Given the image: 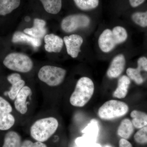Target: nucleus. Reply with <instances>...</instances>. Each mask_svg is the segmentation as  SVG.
Masks as SVG:
<instances>
[{
    "label": "nucleus",
    "mask_w": 147,
    "mask_h": 147,
    "mask_svg": "<svg viewBox=\"0 0 147 147\" xmlns=\"http://www.w3.org/2000/svg\"><path fill=\"white\" fill-rule=\"evenodd\" d=\"M94 91V84L91 79L88 77H82L76 83L70 96V104L74 107H84L90 100Z\"/></svg>",
    "instance_id": "f03ea898"
},
{
    "label": "nucleus",
    "mask_w": 147,
    "mask_h": 147,
    "mask_svg": "<svg viewBox=\"0 0 147 147\" xmlns=\"http://www.w3.org/2000/svg\"><path fill=\"white\" fill-rule=\"evenodd\" d=\"M66 74L65 69L51 65H45L40 69L38 77L40 81L51 87L57 86L62 84Z\"/></svg>",
    "instance_id": "423d86ee"
},
{
    "label": "nucleus",
    "mask_w": 147,
    "mask_h": 147,
    "mask_svg": "<svg viewBox=\"0 0 147 147\" xmlns=\"http://www.w3.org/2000/svg\"><path fill=\"white\" fill-rule=\"evenodd\" d=\"M20 0H0V15H6L18 8Z\"/></svg>",
    "instance_id": "6ab92c4d"
},
{
    "label": "nucleus",
    "mask_w": 147,
    "mask_h": 147,
    "mask_svg": "<svg viewBox=\"0 0 147 147\" xmlns=\"http://www.w3.org/2000/svg\"><path fill=\"white\" fill-rule=\"evenodd\" d=\"M134 131L133 124L128 119H125L121 122L117 129V134L122 138L127 139Z\"/></svg>",
    "instance_id": "dca6fc26"
},
{
    "label": "nucleus",
    "mask_w": 147,
    "mask_h": 147,
    "mask_svg": "<svg viewBox=\"0 0 147 147\" xmlns=\"http://www.w3.org/2000/svg\"><path fill=\"white\" fill-rule=\"evenodd\" d=\"M76 6L84 11L94 9L99 5V0H74Z\"/></svg>",
    "instance_id": "412c9836"
},
{
    "label": "nucleus",
    "mask_w": 147,
    "mask_h": 147,
    "mask_svg": "<svg viewBox=\"0 0 147 147\" xmlns=\"http://www.w3.org/2000/svg\"><path fill=\"white\" fill-rule=\"evenodd\" d=\"M130 116L132 119L131 122L135 128L140 129L147 125L146 113L139 110H134L131 112Z\"/></svg>",
    "instance_id": "f3484780"
},
{
    "label": "nucleus",
    "mask_w": 147,
    "mask_h": 147,
    "mask_svg": "<svg viewBox=\"0 0 147 147\" xmlns=\"http://www.w3.org/2000/svg\"><path fill=\"white\" fill-rule=\"evenodd\" d=\"M12 41L13 43H27L35 48L40 47L41 44V40L40 39L27 35L20 31L16 32L13 34Z\"/></svg>",
    "instance_id": "ddd939ff"
},
{
    "label": "nucleus",
    "mask_w": 147,
    "mask_h": 147,
    "mask_svg": "<svg viewBox=\"0 0 147 147\" xmlns=\"http://www.w3.org/2000/svg\"><path fill=\"white\" fill-rule=\"evenodd\" d=\"M130 83V79L127 76L123 75L120 77L118 82L117 87L113 93V97L120 99L125 98L128 92Z\"/></svg>",
    "instance_id": "4468645a"
},
{
    "label": "nucleus",
    "mask_w": 147,
    "mask_h": 147,
    "mask_svg": "<svg viewBox=\"0 0 147 147\" xmlns=\"http://www.w3.org/2000/svg\"><path fill=\"white\" fill-rule=\"evenodd\" d=\"M25 20L26 21H30V18L29 17H26L25 18Z\"/></svg>",
    "instance_id": "473e14b6"
},
{
    "label": "nucleus",
    "mask_w": 147,
    "mask_h": 147,
    "mask_svg": "<svg viewBox=\"0 0 147 147\" xmlns=\"http://www.w3.org/2000/svg\"><path fill=\"white\" fill-rule=\"evenodd\" d=\"M129 110L128 105L119 100H108L102 104L98 112V117L103 120H112L125 115Z\"/></svg>",
    "instance_id": "20e7f679"
},
{
    "label": "nucleus",
    "mask_w": 147,
    "mask_h": 147,
    "mask_svg": "<svg viewBox=\"0 0 147 147\" xmlns=\"http://www.w3.org/2000/svg\"><path fill=\"white\" fill-rule=\"evenodd\" d=\"M58 126L57 120L53 117L40 119L32 125L31 136L38 142H46L56 132Z\"/></svg>",
    "instance_id": "7ed1b4c3"
},
{
    "label": "nucleus",
    "mask_w": 147,
    "mask_h": 147,
    "mask_svg": "<svg viewBox=\"0 0 147 147\" xmlns=\"http://www.w3.org/2000/svg\"><path fill=\"white\" fill-rule=\"evenodd\" d=\"M45 11L52 14H57L62 7V0H40Z\"/></svg>",
    "instance_id": "aec40b11"
},
{
    "label": "nucleus",
    "mask_w": 147,
    "mask_h": 147,
    "mask_svg": "<svg viewBox=\"0 0 147 147\" xmlns=\"http://www.w3.org/2000/svg\"><path fill=\"white\" fill-rule=\"evenodd\" d=\"M21 137L14 131H9L5 136L2 147H21L22 144Z\"/></svg>",
    "instance_id": "a211bd4d"
},
{
    "label": "nucleus",
    "mask_w": 147,
    "mask_h": 147,
    "mask_svg": "<svg viewBox=\"0 0 147 147\" xmlns=\"http://www.w3.org/2000/svg\"><path fill=\"white\" fill-rule=\"evenodd\" d=\"M137 68H134L129 67L126 70L127 76L129 79L133 80L138 85L142 84L144 82V79L141 75V71L144 70L146 71L147 66L141 63L137 62Z\"/></svg>",
    "instance_id": "2eb2a0df"
},
{
    "label": "nucleus",
    "mask_w": 147,
    "mask_h": 147,
    "mask_svg": "<svg viewBox=\"0 0 147 147\" xmlns=\"http://www.w3.org/2000/svg\"><path fill=\"white\" fill-rule=\"evenodd\" d=\"M8 82L11 85L16 84V83L21 80V75L18 73H13L9 75L7 78Z\"/></svg>",
    "instance_id": "c85d7f7f"
},
{
    "label": "nucleus",
    "mask_w": 147,
    "mask_h": 147,
    "mask_svg": "<svg viewBox=\"0 0 147 147\" xmlns=\"http://www.w3.org/2000/svg\"><path fill=\"white\" fill-rule=\"evenodd\" d=\"M15 118L10 113L0 115V130H7L15 123Z\"/></svg>",
    "instance_id": "4be33fe9"
},
{
    "label": "nucleus",
    "mask_w": 147,
    "mask_h": 147,
    "mask_svg": "<svg viewBox=\"0 0 147 147\" xmlns=\"http://www.w3.org/2000/svg\"><path fill=\"white\" fill-rule=\"evenodd\" d=\"M127 37V32L123 27L117 26L112 30L106 29L98 38V46L103 53H109L117 45L125 42Z\"/></svg>",
    "instance_id": "f257e3e1"
},
{
    "label": "nucleus",
    "mask_w": 147,
    "mask_h": 147,
    "mask_svg": "<svg viewBox=\"0 0 147 147\" xmlns=\"http://www.w3.org/2000/svg\"><path fill=\"white\" fill-rule=\"evenodd\" d=\"M25 81L21 79L16 84L12 85L10 90L7 92V94L11 99L13 100L16 98L18 93L25 86Z\"/></svg>",
    "instance_id": "393cba45"
},
{
    "label": "nucleus",
    "mask_w": 147,
    "mask_h": 147,
    "mask_svg": "<svg viewBox=\"0 0 147 147\" xmlns=\"http://www.w3.org/2000/svg\"><path fill=\"white\" fill-rule=\"evenodd\" d=\"M84 135L96 141L98 133V125L95 120L92 121L83 131Z\"/></svg>",
    "instance_id": "5701e85b"
},
{
    "label": "nucleus",
    "mask_w": 147,
    "mask_h": 147,
    "mask_svg": "<svg viewBox=\"0 0 147 147\" xmlns=\"http://www.w3.org/2000/svg\"><path fill=\"white\" fill-rule=\"evenodd\" d=\"M31 94L32 90L30 88L24 86L16 96L14 106L16 110L22 115L26 114L28 111L27 99Z\"/></svg>",
    "instance_id": "9d476101"
},
{
    "label": "nucleus",
    "mask_w": 147,
    "mask_h": 147,
    "mask_svg": "<svg viewBox=\"0 0 147 147\" xmlns=\"http://www.w3.org/2000/svg\"><path fill=\"white\" fill-rule=\"evenodd\" d=\"M104 147H113L112 146H110V145H106L104 146Z\"/></svg>",
    "instance_id": "72a5a7b5"
},
{
    "label": "nucleus",
    "mask_w": 147,
    "mask_h": 147,
    "mask_svg": "<svg viewBox=\"0 0 147 147\" xmlns=\"http://www.w3.org/2000/svg\"><path fill=\"white\" fill-rule=\"evenodd\" d=\"M12 108L10 103L0 96V115L9 114L12 112Z\"/></svg>",
    "instance_id": "bb28decb"
},
{
    "label": "nucleus",
    "mask_w": 147,
    "mask_h": 147,
    "mask_svg": "<svg viewBox=\"0 0 147 147\" xmlns=\"http://www.w3.org/2000/svg\"><path fill=\"white\" fill-rule=\"evenodd\" d=\"M135 142L140 144H147V125L140 128L134 134Z\"/></svg>",
    "instance_id": "a878e982"
},
{
    "label": "nucleus",
    "mask_w": 147,
    "mask_h": 147,
    "mask_svg": "<svg viewBox=\"0 0 147 147\" xmlns=\"http://www.w3.org/2000/svg\"><path fill=\"white\" fill-rule=\"evenodd\" d=\"M132 21L139 26L147 27V11L145 12H137L131 15Z\"/></svg>",
    "instance_id": "b1692460"
},
{
    "label": "nucleus",
    "mask_w": 147,
    "mask_h": 147,
    "mask_svg": "<svg viewBox=\"0 0 147 147\" xmlns=\"http://www.w3.org/2000/svg\"><path fill=\"white\" fill-rule=\"evenodd\" d=\"M145 1V0H129V3L132 7H136L142 4Z\"/></svg>",
    "instance_id": "7c9ffc66"
},
{
    "label": "nucleus",
    "mask_w": 147,
    "mask_h": 147,
    "mask_svg": "<svg viewBox=\"0 0 147 147\" xmlns=\"http://www.w3.org/2000/svg\"><path fill=\"white\" fill-rule=\"evenodd\" d=\"M44 41L45 50L49 53H59L63 47V40L53 34L46 35Z\"/></svg>",
    "instance_id": "9b49d317"
},
{
    "label": "nucleus",
    "mask_w": 147,
    "mask_h": 147,
    "mask_svg": "<svg viewBox=\"0 0 147 147\" xmlns=\"http://www.w3.org/2000/svg\"><path fill=\"white\" fill-rule=\"evenodd\" d=\"M21 147H47L42 142H33L30 140H26L22 142Z\"/></svg>",
    "instance_id": "cd10ccee"
},
{
    "label": "nucleus",
    "mask_w": 147,
    "mask_h": 147,
    "mask_svg": "<svg viewBox=\"0 0 147 147\" xmlns=\"http://www.w3.org/2000/svg\"><path fill=\"white\" fill-rule=\"evenodd\" d=\"M90 22V18L85 14H71L63 18L61 23V28L64 32L71 33L88 27Z\"/></svg>",
    "instance_id": "0eeeda50"
},
{
    "label": "nucleus",
    "mask_w": 147,
    "mask_h": 147,
    "mask_svg": "<svg viewBox=\"0 0 147 147\" xmlns=\"http://www.w3.org/2000/svg\"><path fill=\"white\" fill-rule=\"evenodd\" d=\"M45 26L46 22L44 20L35 18L34 20L33 26L31 28L25 29L24 32L26 34L40 39L45 37L47 33Z\"/></svg>",
    "instance_id": "f8f14e48"
},
{
    "label": "nucleus",
    "mask_w": 147,
    "mask_h": 147,
    "mask_svg": "<svg viewBox=\"0 0 147 147\" xmlns=\"http://www.w3.org/2000/svg\"><path fill=\"white\" fill-rule=\"evenodd\" d=\"M125 63L126 61L124 55H117L111 61L107 70V76L110 79H115L119 77L124 71Z\"/></svg>",
    "instance_id": "1a4fd4ad"
},
{
    "label": "nucleus",
    "mask_w": 147,
    "mask_h": 147,
    "mask_svg": "<svg viewBox=\"0 0 147 147\" xmlns=\"http://www.w3.org/2000/svg\"><path fill=\"white\" fill-rule=\"evenodd\" d=\"M67 54L71 57L76 58L81 52V47L83 43L82 36L77 34H71L63 38Z\"/></svg>",
    "instance_id": "6e6552de"
},
{
    "label": "nucleus",
    "mask_w": 147,
    "mask_h": 147,
    "mask_svg": "<svg viewBox=\"0 0 147 147\" xmlns=\"http://www.w3.org/2000/svg\"><path fill=\"white\" fill-rule=\"evenodd\" d=\"M119 147H132V146L127 139L122 138L119 142Z\"/></svg>",
    "instance_id": "c756f323"
},
{
    "label": "nucleus",
    "mask_w": 147,
    "mask_h": 147,
    "mask_svg": "<svg viewBox=\"0 0 147 147\" xmlns=\"http://www.w3.org/2000/svg\"><path fill=\"white\" fill-rule=\"evenodd\" d=\"M91 147H101L100 145L98 144H94L92 145Z\"/></svg>",
    "instance_id": "2f4dec72"
},
{
    "label": "nucleus",
    "mask_w": 147,
    "mask_h": 147,
    "mask_svg": "<svg viewBox=\"0 0 147 147\" xmlns=\"http://www.w3.org/2000/svg\"><path fill=\"white\" fill-rule=\"evenodd\" d=\"M5 66L11 70L26 73L32 69V61L28 56L21 53H12L7 56L3 61Z\"/></svg>",
    "instance_id": "39448f33"
}]
</instances>
